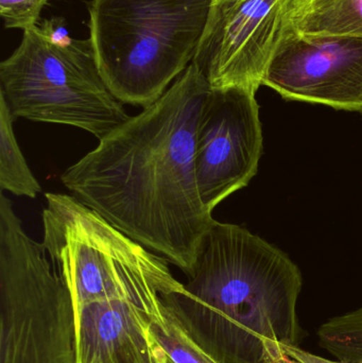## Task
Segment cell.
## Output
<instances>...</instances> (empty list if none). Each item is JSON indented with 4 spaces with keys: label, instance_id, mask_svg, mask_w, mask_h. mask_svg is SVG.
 <instances>
[{
    "label": "cell",
    "instance_id": "cell-1",
    "mask_svg": "<svg viewBox=\"0 0 362 363\" xmlns=\"http://www.w3.org/2000/svg\"><path fill=\"white\" fill-rule=\"evenodd\" d=\"M210 89L191 63L157 102L61 176L83 204L186 275L216 221L195 170L196 132Z\"/></svg>",
    "mask_w": 362,
    "mask_h": 363
},
{
    "label": "cell",
    "instance_id": "cell-2",
    "mask_svg": "<svg viewBox=\"0 0 362 363\" xmlns=\"http://www.w3.org/2000/svg\"><path fill=\"white\" fill-rule=\"evenodd\" d=\"M302 285L284 252L242 226L215 221L187 283L165 301L221 363H283V349L299 347Z\"/></svg>",
    "mask_w": 362,
    "mask_h": 363
},
{
    "label": "cell",
    "instance_id": "cell-3",
    "mask_svg": "<svg viewBox=\"0 0 362 363\" xmlns=\"http://www.w3.org/2000/svg\"><path fill=\"white\" fill-rule=\"evenodd\" d=\"M213 0H91L89 40L102 79L123 104L146 108L186 70Z\"/></svg>",
    "mask_w": 362,
    "mask_h": 363
},
{
    "label": "cell",
    "instance_id": "cell-4",
    "mask_svg": "<svg viewBox=\"0 0 362 363\" xmlns=\"http://www.w3.org/2000/svg\"><path fill=\"white\" fill-rule=\"evenodd\" d=\"M45 198L42 243L76 308L113 298L155 303L182 289L165 258L123 234L76 196L48 192Z\"/></svg>",
    "mask_w": 362,
    "mask_h": 363
},
{
    "label": "cell",
    "instance_id": "cell-5",
    "mask_svg": "<svg viewBox=\"0 0 362 363\" xmlns=\"http://www.w3.org/2000/svg\"><path fill=\"white\" fill-rule=\"evenodd\" d=\"M0 363H77L76 307L43 243L0 196Z\"/></svg>",
    "mask_w": 362,
    "mask_h": 363
},
{
    "label": "cell",
    "instance_id": "cell-6",
    "mask_svg": "<svg viewBox=\"0 0 362 363\" xmlns=\"http://www.w3.org/2000/svg\"><path fill=\"white\" fill-rule=\"evenodd\" d=\"M0 94L14 118L72 125L99 140L130 117L102 79L89 38L55 46L38 26L0 64Z\"/></svg>",
    "mask_w": 362,
    "mask_h": 363
},
{
    "label": "cell",
    "instance_id": "cell-7",
    "mask_svg": "<svg viewBox=\"0 0 362 363\" xmlns=\"http://www.w3.org/2000/svg\"><path fill=\"white\" fill-rule=\"evenodd\" d=\"M293 0H213L191 63L212 89L255 94L286 31Z\"/></svg>",
    "mask_w": 362,
    "mask_h": 363
},
{
    "label": "cell",
    "instance_id": "cell-8",
    "mask_svg": "<svg viewBox=\"0 0 362 363\" xmlns=\"http://www.w3.org/2000/svg\"><path fill=\"white\" fill-rule=\"evenodd\" d=\"M261 151L263 131L255 94L210 89L195 143L198 189L210 213L254 178Z\"/></svg>",
    "mask_w": 362,
    "mask_h": 363
},
{
    "label": "cell",
    "instance_id": "cell-9",
    "mask_svg": "<svg viewBox=\"0 0 362 363\" xmlns=\"http://www.w3.org/2000/svg\"><path fill=\"white\" fill-rule=\"evenodd\" d=\"M263 85L286 100L362 114V36H305L287 26Z\"/></svg>",
    "mask_w": 362,
    "mask_h": 363
},
{
    "label": "cell",
    "instance_id": "cell-10",
    "mask_svg": "<svg viewBox=\"0 0 362 363\" xmlns=\"http://www.w3.org/2000/svg\"><path fill=\"white\" fill-rule=\"evenodd\" d=\"M162 300L113 298L76 308L77 363H154L150 315Z\"/></svg>",
    "mask_w": 362,
    "mask_h": 363
},
{
    "label": "cell",
    "instance_id": "cell-11",
    "mask_svg": "<svg viewBox=\"0 0 362 363\" xmlns=\"http://www.w3.org/2000/svg\"><path fill=\"white\" fill-rule=\"evenodd\" d=\"M287 26L305 36H362V0H293Z\"/></svg>",
    "mask_w": 362,
    "mask_h": 363
},
{
    "label": "cell",
    "instance_id": "cell-12",
    "mask_svg": "<svg viewBox=\"0 0 362 363\" xmlns=\"http://www.w3.org/2000/svg\"><path fill=\"white\" fill-rule=\"evenodd\" d=\"M14 116L0 94V188L15 196L35 199L42 187L21 153L13 130Z\"/></svg>",
    "mask_w": 362,
    "mask_h": 363
},
{
    "label": "cell",
    "instance_id": "cell-13",
    "mask_svg": "<svg viewBox=\"0 0 362 363\" xmlns=\"http://www.w3.org/2000/svg\"><path fill=\"white\" fill-rule=\"evenodd\" d=\"M165 298L151 313L150 330L165 353L166 363H221L191 338Z\"/></svg>",
    "mask_w": 362,
    "mask_h": 363
},
{
    "label": "cell",
    "instance_id": "cell-14",
    "mask_svg": "<svg viewBox=\"0 0 362 363\" xmlns=\"http://www.w3.org/2000/svg\"><path fill=\"white\" fill-rule=\"evenodd\" d=\"M318 337L321 347L339 362L362 363V308L329 320Z\"/></svg>",
    "mask_w": 362,
    "mask_h": 363
},
{
    "label": "cell",
    "instance_id": "cell-15",
    "mask_svg": "<svg viewBox=\"0 0 362 363\" xmlns=\"http://www.w3.org/2000/svg\"><path fill=\"white\" fill-rule=\"evenodd\" d=\"M50 0H0L4 27L23 31L38 26L43 9Z\"/></svg>",
    "mask_w": 362,
    "mask_h": 363
},
{
    "label": "cell",
    "instance_id": "cell-16",
    "mask_svg": "<svg viewBox=\"0 0 362 363\" xmlns=\"http://www.w3.org/2000/svg\"><path fill=\"white\" fill-rule=\"evenodd\" d=\"M38 28L44 38L55 46H69L74 42V38L70 36L67 23L64 17L55 16L45 19Z\"/></svg>",
    "mask_w": 362,
    "mask_h": 363
},
{
    "label": "cell",
    "instance_id": "cell-17",
    "mask_svg": "<svg viewBox=\"0 0 362 363\" xmlns=\"http://www.w3.org/2000/svg\"><path fill=\"white\" fill-rule=\"evenodd\" d=\"M283 355L286 363H342L319 357L299 347H285L283 349Z\"/></svg>",
    "mask_w": 362,
    "mask_h": 363
},
{
    "label": "cell",
    "instance_id": "cell-18",
    "mask_svg": "<svg viewBox=\"0 0 362 363\" xmlns=\"http://www.w3.org/2000/svg\"><path fill=\"white\" fill-rule=\"evenodd\" d=\"M152 352L154 363H166V355L162 347L155 342L152 337Z\"/></svg>",
    "mask_w": 362,
    "mask_h": 363
},
{
    "label": "cell",
    "instance_id": "cell-19",
    "mask_svg": "<svg viewBox=\"0 0 362 363\" xmlns=\"http://www.w3.org/2000/svg\"><path fill=\"white\" fill-rule=\"evenodd\" d=\"M283 363H284V362H283ZM285 363H286V362H285Z\"/></svg>",
    "mask_w": 362,
    "mask_h": 363
}]
</instances>
